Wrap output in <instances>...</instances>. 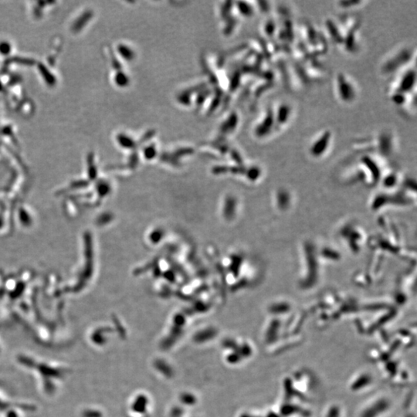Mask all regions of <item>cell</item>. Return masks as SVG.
Returning a JSON list of instances; mask_svg holds the SVG:
<instances>
[{"instance_id": "cell-1", "label": "cell", "mask_w": 417, "mask_h": 417, "mask_svg": "<svg viewBox=\"0 0 417 417\" xmlns=\"http://www.w3.org/2000/svg\"><path fill=\"white\" fill-rule=\"evenodd\" d=\"M415 46H404L386 58L381 65V73L392 75L410 68L413 59L416 58Z\"/></svg>"}, {"instance_id": "cell-2", "label": "cell", "mask_w": 417, "mask_h": 417, "mask_svg": "<svg viewBox=\"0 0 417 417\" xmlns=\"http://www.w3.org/2000/svg\"><path fill=\"white\" fill-rule=\"evenodd\" d=\"M335 88L338 99L343 104H352L356 101L358 89L355 83L346 73H339L336 75Z\"/></svg>"}, {"instance_id": "cell-3", "label": "cell", "mask_w": 417, "mask_h": 417, "mask_svg": "<svg viewBox=\"0 0 417 417\" xmlns=\"http://www.w3.org/2000/svg\"><path fill=\"white\" fill-rule=\"evenodd\" d=\"M417 85V72L414 68H408L397 74L396 79L391 87L389 89V93H400V94H416L415 89Z\"/></svg>"}, {"instance_id": "cell-4", "label": "cell", "mask_w": 417, "mask_h": 417, "mask_svg": "<svg viewBox=\"0 0 417 417\" xmlns=\"http://www.w3.org/2000/svg\"><path fill=\"white\" fill-rule=\"evenodd\" d=\"M333 134L330 129H325L313 139L309 144L308 151L311 156L320 158L323 156L331 148Z\"/></svg>"}, {"instance_id": "cell-5", "label": "cell", "mask_w": 417, "mask_h": 417, "mask_svg": "<svg viewBox=\"0 0 417 417\" xmlns=\"http://www.w3.org/2000/svg\"><path fill=\"white\" fill-rule=\"evenodd\" d=\"M276 130L286 127L294 115V108L287 102L279 103L274 109Z\"/></svg>"}, {"instance_id": "cell-6", "label": "cell", "mask_w": 417, "mask_h": 417, "mask_svg": "<svg viewBox=\"0 0 417 417\" xmlns=\"http://www.w3.org/2000/svg\"><path fill=\"white\" fill-rule=\"evenodd\" d=\"M275 131L276 132L274 108H270L267 110L266 114L259 125L256 126L255 134L257 137L262 139V138L268 137Z\"/></svg>"}, {"instance_id": "cell-7", "label": "cell", "mask_w": 417, "mask_h": 417, "mask_svg": "<svg viewBox=\"0 0 417 417\" xmlns=\"http://www.w3.org/2000/svg\"><path fill=\"white\" fill-rule=\"evenodd\" d=\"M325 29L330 37L332 43L336 45L343 47L344 42L345 32L343 28L333 19H328L325 22Z\"/></svg>"}, {"instance_id": "cell-8", "label": "cell", "mask_w": 417, "mask_h": 417, "mask_svg": "<svg viewBox=\"0 0 417 417\" xmlns=\"http://www.w3.org/2000/svg\"><path fill=\"white\" fill-rule=\"evenodd\" d=\"M375 142L378 143V147H379L378 149L381 150L382 152L389 154L394 149L395 139L393 135L389 132H382L376 139Z\"/></svg>"}, {"instance_id": "cell-9", "label": "cell", "mask_w": 417, "mask_h": 417, "mask_svg": "<svg viewBox=\"0 0 417 417\" xmlns=\"http://www.w3.org/2000/svg\"><path fill=\"white\" fill-rule=\"evenodd\" d=\"M361 1H341L337 3L338 7L341 9H352L362 5Z\"/></svg>"}, {"instance_id": "cell-10", "label": "cell", "mask_w": 417, "mask_h": 417, "mask_svg": "<svg viewBox=\"0 0 417 417\" xmlns=\"http://www.w3.org/2000/svg\"><path fill=\"white\" fill-rule=\"evenodd\" d=\"M276 30L277 25L275 21L272 20V19L268 20L265 24V33L268 36H272V35L275 34V33H276Z\"/></svg>"}, {"instance_id": "cell-11", "label": "cell", "mask_w": 417, "mask_h": 417, "mask_svg": "<svg viewBox=\"0 0 417 417\" xmlns=\"http://www.w3.org/2000/svg\"><path fill=\"white\" fill-rule=\"evenodd\" d=\"M243 5L240 6V12L246 16H251L254 14V8L251 5H249L247 3L243 2Z\"/></svg>"}]
</instances>
